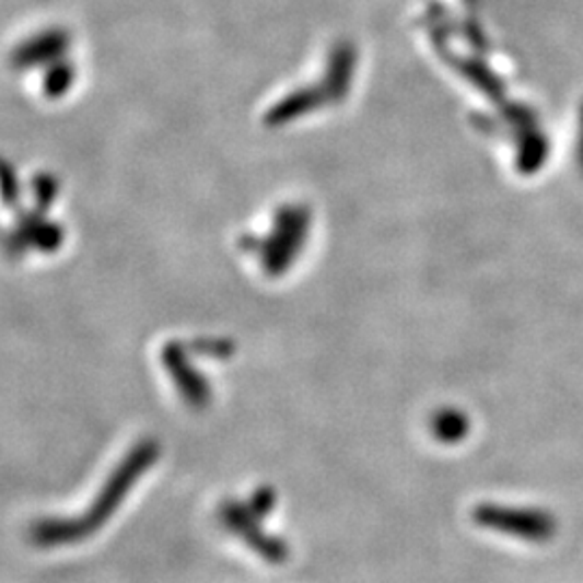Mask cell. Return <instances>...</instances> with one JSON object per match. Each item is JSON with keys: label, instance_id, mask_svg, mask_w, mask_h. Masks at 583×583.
Here are the masks:
<instances>
[{"label": "cell", "instance_id": "6da1fadb", "mask_svg": "<svg viewBox=\"0 0 583 583\" xmlns=\"http://www.w3.org/2000/svg\"><path fill=\"white\" fill-rule=\"evenodd\" d=\"M161 454V447L156 441H141L132 447L128 458L121 460V465L115 469L106 487L100 491V495L93 501V505L79 518H53L42 521L33 527V540L42 547H61L70 543L83 540L86 534L95 532L100 525L106 523V518L119 508V503L130 493L135 482L156 463Z\"/></svg>", "mask_w": 583, "mask_h": 583}, {"label": "cell", "instance_id": "7a4b0ae2", "mask_svg": "<svg viewBox=\"0 0 583 583\" xmlns=\"http://www.w3.org/2000/svg\"><path fill=\"white\" fill-rule=\"evenodd\" d=\"M478 521L495 529L523 534V538L543 540L553 532V521L538 512L527 510H503V508H482L478 510Z\"/></svg>", "mask_w": 583, "mask_h": 583}, {"label": "cell", "instance_id": "3957f363", "mask_svg": "<svg viewBox=\"0 0 583 583\" xmlns=\"http://www.w3.org/2000/svg\"><path fill=\"white\" fill-rule=\"evenodd\" d=\"M163 361L175 387L182 392L184 400L190 407H206L210 403V385L206 378L188 363L184 350L175 343H168L163 350Z\"/></svg>", "mask_w": 583, "mask_h": 583}, {"label": "cell", "instance_id": "277c9868", "mask_svg": "<svg viewBox=\"0 0 583 583\" xmlns=\"http://www.w3.org/2000/svg\"><path fill=\"white\" fill-rule=\"evenodd\" d=\"M253 518H255V516H253V512H250L249 508L238 505V503H234V501H230V503H225V505L221 508V521H223L232 532H236V534H241L245 540H249L250 547H253L259 556H264V558L270 560V562H281V560H285V547H283V543L261 536V534L257 532Z\"/></svg>", "mask_w": 583, "mask_h": 583}, {"label": "cell", "instance_id": "5b68a950", "mask_svg": "<svg viewBox=\"0 0 583 583\" xmlns=\"http://www.w3.org/2000/svg\"><path fill=\"white\" fill-rule=\"evenodd\" d=\"M467 430V419L460 413H441L434 419V432L443 439H458Z\"/></svg>", "mask_w": 583, "mask_h": 583}, {"label": "cell", "instance_id": "8992f818", "mask_svg": "<svg viewBox=\"0 0 583 583\" xmlns=\"http://www.w3.org/2000/svg\"><path fill=\"white\" fill-rule=\"evenodd\" d=\"M193 348L206 357H219V359H225L234 352V343L228 339H199Z\"/></svg>", "mask_w": 583, "mask_h": 583}, {"label": "cell", "instance_id": "52a82bcc", "mask_svg": "<svg viewBox=\"0 0 583 583\" xmlns=\"http://www.w3.org/2000/svg\"><path fill=\"white\" fill-rule=\"evenodd\" d=\"M275 505V495L270 489H259L253 498H250L249 510L253 512L255 518L266 516Z\"/></svg>", "mask_w": 583, "mask_h": 583}]
</instances>
